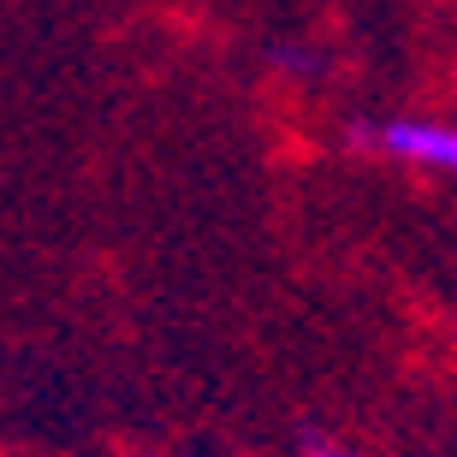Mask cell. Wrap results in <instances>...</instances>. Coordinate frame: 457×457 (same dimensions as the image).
Listing matches in <instances>:
<instances>
[{
  "label": "cell",
  "instance_id": "obj_1",
  "mask_svg": "<svg viewBox=\"0 0 457 457\" xmlns=\"http://www.w3.org/2000/svg\"><path fill=\"white\" fill-rule=\"evenodd\" d=\"M356 143L410 161V167H434V172H457V125L445 119H386V125H362Z\"/></svg>",
  "mask_w": 457,
  "mask_h": 457
},
{
  "label": "cell",
  "instance_id": "obj_2",
  "mask_svg": "<svg viewBox=\"0 0 457 457\" xmlns=\"http://www.w3.org/2000/svg\"><path fill=\"white\" fill-rule=\"evenodd\" d=\"M309 457H356V452H345V445H333V440H309Z\"/></svg>",
  "mask_w": 457,
  "mask_h": 457
}]
</instances>
